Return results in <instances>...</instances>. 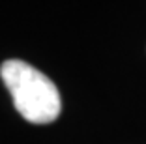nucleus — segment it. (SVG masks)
Here are the masks:
<instances>
[{"label": "nucleus", "mask_w": 146, "mask_h": 144, "mask_svg": "<svg viewBox=\"0 0 146 144\" xmlns=\"http://www.w3.org/2000/svg\"><path fill=\"white\" fill-rule=\"evenodd\" d=\"M0 77L17 112L32 123H51L60 116L62 99L56 84L45 73L23 60H6Z\"/></svg>", "instance_id": "f257e3e1"}]
</instances>
